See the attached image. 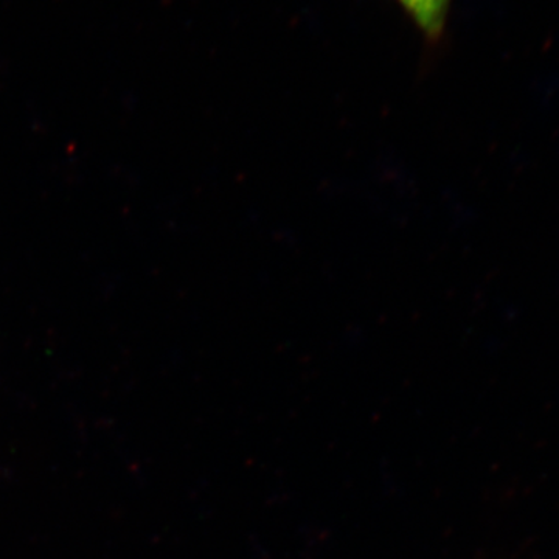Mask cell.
I'll return each instance as SVG.
<instances>
[{"instance_id": "obj_1", "label": "cell", "mask_w": 559, "mask_h": 559, "mask_svg": "<svg viewBox=\"0 0 559 559\" xmlns=\"http://www.w3.org/2000/svg\"><path fill=\"white\" fill-rule=\"evenodd\" d=\"M429 43H439L447 28L452 0H396Z\"/></svg>"}]
</instances>
